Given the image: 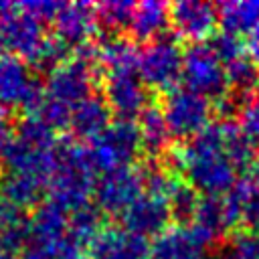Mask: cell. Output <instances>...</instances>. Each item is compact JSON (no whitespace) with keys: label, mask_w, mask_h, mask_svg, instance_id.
Segmentation results:
<instances>
[{"label":"cell","mask_w":259,"mask_h":259,"mask_svg":"<svg viewBox=\"0 0 259 259\" xmlns=\"http://www.w3.org/2000/svg\"><path fill=\"white\" fill-rule=\"evenodd\" d=\"M172 164L186 176L196 192H202V196H221L237 182V170L223 148L221 121L208 123L190 144L176 148L172 152Z\"/></svg>","instance_id":"obj_1"},{"label":"cell","mask_w":259,"mask_h":259,"mask_svg":"<svg viewBox=\"0 0 259 259\" xmlns=\"http://www.w3.org/2000/svg\"><path fill=\"white\" fill-rule=\"evenodd\" d=\"M97 174L99 172L89 156L87 146H79L69 140L61 144L57 142L49 180L53 200L67 212L89 202Z\"/></svg>","instance_id":"obj_2"},{"label":"cell","mask_w":259,"mask_h":259,"mask_svg":"<svg viewBox=\"0 0 259 259\" xmlns=\"http://www.w3.org/2000/svg\"><path fill=\"white\" fill-rule=\"evenodd\" d=\"M140 148H142V142H140L138 123L127 119L111 121L87 146L97 172H109V170L132 166Z\"/></svg>","instance_id":"obj_3"},{"label":"cell","mask_w":259,"mask_h":259,"mask_svg":"<svg viewBox=\"0 0 259 259\" xmlns=\"http://www.w3.org/2000/svg\"><path fill=\"white\" fill-rule=\"evenodd\" d=\"M138 75L146 87L170 91L182 77V51L170 32H164L138 51Z\"/></svg>","instance_id":"obj_4"},{"label":"cell","mask_w":259,"mask_h":259,"mask_svg":"<svg viewBox=\"0 0 259 259\" xmlns=\"http://www.w3.org/2000/svg\"><path fill=\"white\" fill-rule=\"evenodd\" d=\"M182 79L186 89L206 99H221L229 93L225 65L212 53L208 42H192L182 53Z\"/></svg>","instance_id":"obj_5"},{"label":"cell","mask_w":259,"mask_h":259,"mask_svg":"<svg viewBox=\"0 0 259 259\" xmlns=\"http://www.w3.org/2000/svg\"><path fill=\"white\" fill-rule=\"evenodd\" d=\"M168 132L172 138H194L206 125L210 117V103L206 97L186 89L174 87L164 97V107L160 109Z\"/></svg>","instance_id":"obj_6"},{"label":"cell","mask_w":259,"mask_h":259,"mask_svg":"<svg viewBox=\"0 0 259 259\" xmlns=\"http://www.w3.org/2000/svg\"><path fill=\"white\" fill-rule=\"evenodd\" d=\"M95 206L107 214H123L144 194L142 168H117L101 172L93 186Z\"/></svg>","instance_id":"obj_7"},{"label":"cell","mask_w":259,"mask_h":259,"mask_svg":"<svg viewBox=\"0 0 259 259\" xmlns=\"http://www.w3.org/2000/svg\"><path fill=\"white\" fill-rule=\"evenodd\" d=\"M105 103L119 119L134 121L150 107V93L138 75V67L107 71L105 75Z\"/></svg>","instance_id":"obj_8"},{"label":"cell","mask_w":259,"mask_h":259,"mask_svg":"<svg viewBox=\"0 0 259 259\" xmlns=\"http://www.w3.org/2000/svg\"><path fill=\"white\" fill-rule=\"evenodd\" d=\"M91 85H93V65L75 57L73 61H65L61 67L51 71L45 93L49 99L73 107L75 103L91 95Z\"/></svg>","instance_id":"obj_9"},{"label":"cell","mask_w":259,"mask_h":259,"mask_svg":"<svg viewBox=\"0 0 259 259\" xmlns=\"http://www.w3.org/2000/svg\"><path fill=\"white\" fill-rule=\"evenodd\" d=\"M170 22L176 36L202 42L206 36H212V30L219 22L217 6L200 0L176 2L170 6Z\"/></svg>","instance_id":"obj_10"},{"label":"cell","mask_w":259,"mask_h":259,"mask_svg":"<svg viewBox=\"0 0 259 259\" xmlns=\"http://www.w3.org/2000/svg\"><path fill=\"white\" fill-rule=\"evenodd\" d=\"M170 219L172 217H170L168 202L160 196L144 192L121 214V225H123V231L146 239V237H160L164 231H168Z\"/></svg>","instance_id":"obj_11"},{"label":"cell","mask_w":259,"mask_h":259,"mask_svg":"<svg viewBox=\"0 0 259 259\" xmlns=\"http://www.w3.org/2000/svg\"><path fill=\"white\" fill-rule=\"evenodd\" d=\"M233 227L243 225L251 233H259V174L237 178L235 186L225 196Z\"/></svg>","instance_id":"obj_12"},{"label":"cell","mask_w":259,"mask_h":259,"mask_svg":"<svg viewBox=\"0 0 259 259\" xmlns=\"http://www.w3.org/2000/svg\"><path fill=\"white\" fill-rule=\"evenodd\" d=\"M146 239L123 229H103L89 245V259H148Z\"/></svg>","instance_id":"obj_13"},{"label":"cell","mask_w":259,"mask_h":259,"mask_svg":"<svg viewBox=\"0 0 259 259\" xmlns=\"http://www.w3.org/2000/svg\"><path fill=\"white\" fill-rule=\"evenodd\" d=\"M95 28H97L95 6L83 2L65 4L55 18V30H57L55 36L63 40L67 47H81L89 42Z\"/></svg>","instance_id":"obj_14"},{"label":"cell","mask_w":259,"mask_h":259,"mask_svg":"<svg viewBox=\"0 0 259 259\" xmlns=\"http://www.w3.org/2000/svg\"><path fill=\"white\" fill-rule=\"evenodd\" d=\"M204 251L206 245L190 227H176L154 239L148 259H204Z\"/></svg>","instance_id":"obj_15"},{"label":"cell","mask_w":259,"mask_h":259,"mask_svg":"<svg viewBox=\"0 0 259 259\" xmlns=\"http://www.w3.org/2000/svg\"><path fill=\"white\" fill-rule=\"evenodd\" d=\"M231 227L233 223L227 210L225 196H202L198 200L190 229L206 247L221 239Z\"/></svg>","instance_id":"obj_16"},{"label":"cell","mask_w":259,"mask_h":259,"mask_svg":"<svg viewBox=\"0 0 259 259\" xmlns=\"http://www.w3.org/2000/svg\"><path fill=\"white\" fill-rule=\"evenodd\" d=\"M109 107L105 103V97L99 95H87L79 103L71 107V119L69 127L71 132L81 140H93L97 138L111 121H109Z\"/></svg>","instance_id":"obj_17"},{"label":"cell","mask_w":259,"mask_h":259,"mask_svg":"<svg viewBox=\"0 0 259 259\" xmlns=\"http://www.w3.org/2000/svg\"><path fill=\"white\" fill-rule=\"evenodd\" d=\"M168 22H170V8L164 2L146 0L136 4L127 28L136 40L152 42L164 34Z\"/></svg>","instance_id":"obj_18"},{"label":"cell","mask_w":259,"mask_h":259,"mask_svg":"<svg viewBox=\"0 0 259 259\" xmlns=\"http://www.w3.org/2000/svg\"><path fill=\"white\" fill-rule=\"evenodd\" d=\"M67 210L55 200L40 204L30 225L32 243L61 245L63 241H67Z\"/></svg>","instance_id":"obj_19"},{"label":"cell","mask_w":259,"mask_h":259,"mask_svg":"<svg viewBox=\"0 0 259 259\" xmlns=\"http://www.w3.org/2000/svg\"><path fill=\"white\" fill-rule=\"evenodd\" d=\"M219 24L235 36L249 34L259 24V0H231L217 6Z\"/></svg>","instance_id":"obj_20"},{"label":"cell","mask_w":259,"mask_h":259,"mask_svg":"<svg viewBox=\"0 0 259 259\" xmlns=\"http://www.w3.org/2000/svg\"><path fill=\"white\" fill-rule=\"evenodd\" d=\"M103 212L95 204H83L75 210L69 212L67 217V239L81 247V245H91L93 239L103 231Z\"/></svg>","instance_id":"obj_21"},{"label":"cell","mask_w":259,"mask_h":259,"mask_svg":"<svg viewBox=\"0 0 259 259\" xmlns=\"http://www.w3.org/2000/svg\"><path fill=\"white\" fill-rule=\"evenodd\" d=\"M6 40L14 51H20L28 57L34 55V51L42 42V28L36 18H32L28 12L16 14L10 18V24L6 26Z\"/></svg>","instance_id":"obj_22"},{"label":"cell","mask_w":259,"mask_h":259,"mask_svg":"<svg viewBox=\"0 0 259 259\" xmlns=\"http://www.w3.org/2000/svg\"><path fill=\"white\" fill-rule=\"evenodd\" d=\"M138 130H140V142H142V148L148 152V154H162L166 148H168V142H170V132H168V125L164 121V115L158 107L150 105L142 115H140V123H138Z\"/></svg>","instance_id":"obj_23"},{"label":"cell","mask_w":259,"mask_h":259,"mask_svg":"<svg viewBox=\"0 0 259 259\" xmlns=\"http://www.w3.org/2000/svg\"><path fill=\"white\" fill-rule=\"evenodd\" d=\"M225 73L229 89H233V93L241 97H251V93L259 87V67L247 57H239L227 63Z\"/></svg>","instance_id":"obj_24"},{"label":"cell","mask_w":259,"mask_h":259,"mask_svg":"<svg viewBox=\"0 0 259 259\" xmlns=\"http://www.w3.org/2000/svg\"><path fill=\"white\" fill-rule=\"evenodd\" d=\"M198 200L200 196L196 194V190L190 186V184H184V182H178L172 186L166 202H168V208H170V217L180 221V223H188L194 219V212H196V206H198Z\"/></svg>","instance_id":"obj_25"},{"label":"cell","mask_w":259,"mask_h":259,"mask_svg":"<svg viewBox=\"0 0 259 259\" xmlns=\"http://www.w3.org/2000/svg\"><path fill=\"white\" fill-rule=\"evenodd\" d=\"M136 4L127 0H107L95 6V16L99 22H103L111 32L123 28L130 24Z\"/></svg>","instance_id":"obj_26"},{"label":"cell","mask_w":259,"mask_h":259,"mask_svg":"<svg viewBox=\"0 0 259 259\" xmlns=\"http://www.w3.org/2000/svg\"><path fill=\"white\" fill-rule=\"evenodd\" d=\"M42 186H45V178L18 172L8 184V194L18 204H32L40 198Z\"/></svg>","instance_id":"obj_27"},{"label":"cell","mask_w":259,"mask_h":259,"mask_svg":"<svg viewBox=\"0 0 259 259\" xmlns=\"http://www.w3.org/2000/svg\"><path fill=\"white\" fill-rule=\"evenodd\" d=\"M67 57H69V47L55 36V38H42L40 47L34 51V55L30 59L36 63V67L55 71L65 61H69Z\"/></svg>","instance_id":"obj_28"},{"label":"cell","mask_w":259,"mask_h":259,"mask_svg":"<svg viewBox=\"0 0 259 259\" xmlns=\"http://www.w3.org/2000/svg\"><path fill=\"white\" fill-rule=\"evenodd\" d=\"M208 47L212 49V53L219 57L221 63H231L239 57H243V42L239 36L231 34V32H212L210 40H208Z\"/></svg>","instance_id":"obj_29"},{"label":"cell","mask_w":259,"mask_h":259,"mask_svg":"<svg viewBox=\"0 0 259 259\" xmlns=\"http://www.w3.org/2000/svg\"><path fill=\"white\" fill-rule=\"evenodd\" d=\"M239 115H241V123H239L241 132L253 146H259V99H249Z\"/></svg>","instance_id":"obj_30"},{"label":"cell","mask_w":259,"mask_h":259,"mask_svg":"<svg viewBox=\"0 0 259 259\" xmlns=\"http://www.w3.org/2000/svg\"><path fill=\"white\" fill-rule=\"evenodd\" d=\"M233 259H259V233H239L231 247Z\"/></svg>","instance_id":"obj_31"},{"label":"cell","mask_w":259,"mask_h":259,"mask_svg":"<svg viewBox=\"0 0 259 259\" xmlns=\"http://www.w3.org/2000/svg\"><path fill=\"white\" fill-rule=\"evenodd\" d=\"M63 2H51V0H42V2H30L26 4V10L32 18L40 20H55L57 14L63 10Z\"/></svg>","instance_id":"obj_32"},{"label":"cell","mask_w":259,"mask_h":259,"mask_svg":"<svg viewBox=\"0 0 259 259\" xmlns=\"http://www.w3.org/2000/svg\"><path fill=\"white\" fill-rule=\"evenodd\" d=\"M55 259H89V255L81 253V247L73 245L69 239L59 247V251L55 253Z\"/></svg>","instance_id":"obj_33"},{"label":"cell","mask_w":259,"mask_h":259,"mask_svg":"<svg viewBox=\"0 0 259 259\" xmlns=\"http://www.w3.org/2000/svg\"><path fill=\"white\" fill-rule=\"evenodd\" d=\"M247 51H249V59L259 67V24L249 32V40H247Z\"/></svg>","instance_id":"obj_34"},{"label":"cell","mask_w":259,"mask_h":259,"mask_svg":"<svg viewBox=\"0 0 259 259\" xmlns=\"http://www.w3.org/2000/svg\"><path fill=\"white\" fill-rule=\"evenodd\" d=\"M221 259H233V257H231V255H225V257H221Z\"/></svg>","instance_id":"obj_35"}]
</instances>
